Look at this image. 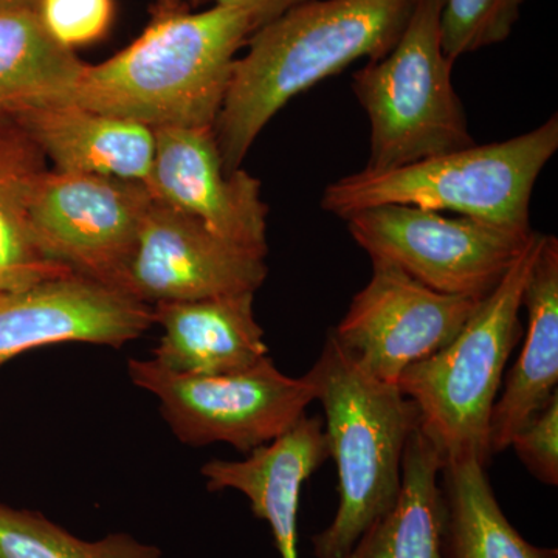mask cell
<instances>
[{
  "label": "cell",
  "instance_id": "1",
  "mask_svg": "<svg viewBox=\"0 0 558 558\" xmlns=\"http://www.w3.org/2000/svg\"><path fill=\"white\" fill-rule=\"evenodd\" d=\"M416 0H307L252 33L236 58L215 130L227 171L290 100L352 62L396 46Z\"/></svg>",
  "mask_w": 558,
  "mask_h": 558
},
{
  "label": "cell",
  "instance_id": "2",
  "mask_svg": "<svg viewBox=\"0 0 558 558\" xmlns=\"http://www.w3.org/2000/svg\"><path fill=\"white\" fill-rule=\"evenodd\" d=\"M253 32L242 10L157 0L138 38L86 64L65 101L153 130L215 126L238 51Z\"/></svg>",
  "mask_w": 558,
  "mask_h": 558
},
{
  "label": "cell",
  "instance_id": "3",
  "mask_svg": "<svg viewBox=\"0 0 558 558\" xmlns=\"http://www.w3.org/2000/svg\"><path fill=\"white\" fill-rule=\"evenodd\" d=\"M310 374L325 410L326 446L337 465L340 497L332 523L312 537L314 556L341 558L395 508L403 453L418 414L398 385L365 373L330 332Z\"/></svg>",
  "mask_w": 558,
  "mask_h": 558
},
{
  "label": "cell",
  "instance_id": "4",
  "mask_svg": "<svg viewBox=\"0 0 558 558\" xmlns=\"http://www.w3.org/2000/svg\"><path fill=\"white\" fill-rule=\"evenodd\" d=\"M557 149L554 113L542 126L506 142L468 146L396 170L347 175L326 186L322 208L347 219L380 205H409L529 233L532 191Z\"/></svg>",
  "mask_w": 558,
  "mask_h": 558
},
{
  "label": "cell",
  "instance_id": "5",
  "mask_svg": "<svg viewBox=\"0 0 558 558\" xmlns=\"http://www.w3.org/2000/svg\"><path fill=\"white\" fill-rule=\"evenodd\" d=\"M532 233L497 288L480 301L461 332L432 357L403 371L398 387L416 407L418 428L444 464L492 458L488 427L502 373L520 337L524 289L542 248Z\"/></svg>",
  "mask_w": 558,
  "mask_h": 558
},
{
  "label": "cell",
  "instance_id": "6",
  "mask_svg": "<svg viewBox=\"0 0 558 558\" xmlns=\"http://www.w3.org/2000/svg\"><path fill=\"white\" fill-rule=\"evenodd\" d=\"M444 0H416L387 57L352 75V92L371 124L365 170L381 172L475 145L444 53Z\"/></svg>",
  "mask_w": 558,
  "mask_h": 558
},
{
  "label": "cell",
  "instance_id": "7",
  "mask_svg": "<svg viewBox=\"0 0 558 558\" xmlns=\"http://www.w3.org/2000/svg\"><path fill=\"white\" fill-rule=\"evenodd\" d=\"M128 373L134 385L157 396L172 433L193 447L227 442L250 453L281 438L317 400L310 373L286 376L269 355L222 376L179 374L153 359L130 360Z\"/></svg>",
  "mask_w": 558,
  "mask_h": 558
},
{
  "label": "cell",
  "instance_id": "8",
  "mask_svg": "<svg viewBox=\"0 0 558 558\" xmlns=\"http://www.w3.org/2000/svg\"><path fill=\"white\" fill-rule=\"evenodd\" d=\"M344 220L371 259L395 264L436 292L478 300L497 288L534 233L409 205L362 209Z\"/></svg>",
  "mask_w": 558,
  "mask_h": 558
},
{
  "label": "cell",
  "instance_id": "9",
  "mask_svg": "<svg viewBox=\"0 0 558 558\" xmlns=\"http://www.w3.org/2000/svg\"><path fill=\"white\" fill-rule=\"evenodd\" d=\"M150 202L140 182L47 170L28 209L33 238L51 263L119 289Z\"/></svg>",
  "mask_w": 558,
  "mask_h": 558
},
{
  "label": "cell",
  "instance_id": "10",
  "mask_svg": "<svg viewBox=\"0 0 558 558\" xmlns=\"http://www.w3.org/2000/svg\"><path fill=\"white\" fill-rule=\"evenodd\" d=\"M427 288L395 264L373 260L368 284L330 336L352 360L384 384L450 344L480 304Z\"/></svg>",
  "mask_w": 558,
  "mask_h": 558
},
{
  "label": "cell",
  "instance_id": "11",
  "mask_svg": "<svg viewBox=\"0 0 558 558\" xmlns=\"http://www.w3.org/2000/svg\"><path fill=\"white\" fill-rule=\"evenodd\" d=\"M266 258L153 199L117 288L150 307L255 293L269 274Z\"/></svg>",
  "mask_w": 558,
  "mask_h": 558
},
{
  "label": "cell",
  "instance_id": "12",
  "mask_svg": "<svg viewBox=\"0 0 558 558\" xmlns=\"http://www.w3.org/2000/svg\"><path fill=\"white\" fill-rule=\"evenodd\" d=\"M154 325L153 307L72 270L0 290V366L58 343L120 349Z\"/></svg>",
  "mask_w": 558,
  "mask_h": 558
},
{
  "label": "cell",
  "instance_id": "13",
  "mask_svg": "<svg viewBox=\"0 0 558 558\" xmlns=\"http://www.w3.org/2000/svg\"><path fill=\"white\" fill-rule=\"evenodd\" d=\"M148 190L161 202L201 220L223 240L267 256V215L260 182L238 168L227 171L213 126L157 128Z\"/></svg>",
  "mask_w": 558,
  "mask_h": 558
},
{
  "label": "cell",
  "instance_id": "14",
  "mask_svg": "<svg viewBox=\"0 0 558 558\" xmlns=\"http://www.w3.org/2000/svg\"><path fill=\"white\" fill-rule=\"evenodd\" d=\"M322 417L300 418L281 438L242 461L213 459L202 468L209 492H241L256 519L267 521L281 558L299 557L301 487L328 459Z\"/></svg>",
  "mask_w": 558,
  "mask_h": 558
},
{
  "label": "cell",
  "instance_id": "15",
  "mask_svg": "<svg viewBox=\"0 0 558 558\" xmlns=\"http://www.w3.org/2000/svg\"><path fill=\"white\" fill-rule=\"evenodd\" d=\"M54 171L109 175L148 185L156 132L69 101L43 102L14 112Z\"/></svg>",
  "mask_w": 558,
  "mask_h": 558
},
{
  "label": "cell",
  "instance_id": "16",
  "mask_svg": "<svg viewBox=\"0 0 558 558\" xmlns=\"http://www.w3.org/2000/svg\"><path fill=\"white\" fill-rule=\"evenodd\" d=\"M253 303L255 293L245 292L156 304L153 317L161 337L153 360L191 376H222L252 368L269 355Z\"/></svg>",
  "mask_w": 558,
  "mask_h": 558
},
{
  "label": "cell",
  "instance_id": "17",
  "mask_svg": "<svg viewBox=\"0 0 558 558\" xmlns=\"http://www.w3.org/2000/svg\"><path fill=\"white\" fill-rule=\"evenodd\" d=\"M529 328L515 365L492 410V454L508 450L524 425L557 392L558 385V240L543 234L542 248L524 289Z\"/></svg>",
  "mask_w": 558,
  "mask_h": 558
},
{
  "label": "cell",
  "instance_id": "18",
  "mask_svg": "<svg viewBox=\"0 0 558 558\" xmlns=\"http://www.w3.org/2000/svg\"><path fill=\"white\" fill-rule=\"evenodd\" d=\"M444 461L422 429L411 432L395 508L341 558H444Z\"/></svg>",
  "mask_w": 558,
  "mask_h": 558
},
{
  "label": "cell",
  "instance_id": "19",
  "mask_svg": "<svg viewBox=\"0 0 558 558\" xmlns=\"http://www.w3.org/2000/svg\"><path fill=\"white\" fill-rule=\"evenodd\" d=\"M84 68L47 31L38 5L0 7V116L68 100Z\"/></svg>",
  "mask_w": 558,
  "mask_h": 558
},
{
  "label": "cell",
  "instance_id": "20",
  "mask_svg": "<svg viewBox=\"0 0 558 558\" xmlns=\"http://www.w3.org/2000/svg\"><path fill=\"white\" fill-rule=\"evenodd\" d=\"M47 170L46 157L20 121L0 116V290L69 270L47 259L32 233V194Z\"/></svg>",
  "mask_w": 558,
  "mask_h": 558
},
{
  "label": "cell",
  "instance_id": "21",
  "mask_svg": "<svg viewBox=\"0 0 558 558\" xmlns=\"http://www.w3.org/2000/svg\"><path fill=\"white\" fill-rule=\"evenodd\" d=\"M484 468L472 458L444 464V558H558L510 524Z\"/></svg>",
  "mask_w": 558,
  "mask_h": 558
},
{
  "label": "cell",
  "instance_id": "22",
  "mask_svg": "<svg viewBox=\"0 0 558 558\" xmlns=\"http://www.w3.org/2000/svg\"><path fill=\"white\" fill-rule=\"evenodd\" d=\"M0 558H161V550L130 534L87 542L44 513L0 502Z\"/></svg>",
  "mask_w": 558,
  "mask_h": 558
},
{
  "label": "cell",
  "instance_id": "23",
  "mask_svg": "<svg viewBox=\"0 0 558 558\" xmlns=\"http://www.w3.org/2000/svg\"><path fill=\"white\" fill-rule=\"evenodd\" d=\"M526 0H444L440 40L457 62L464 54L505 43L520 20Z\"/></svg>",
  "mask_w": 558,
  "mask_h": 558
},
{
  "label": "cell",
  "instance_id": "24",
  "mask_svg": "<svg viewBox=\"0 0 558 558\" xmlns=\"http://www.w3.org/2000/svg\"><path fill=\"white\" fill-rule=\"evenodd\" d=\"M40 20L58 43L75 51L108 35L116 16L113 0H39Z\"/></svg>",
  "mask_w": 558,
  "mask_h": 558
},
{
  "label": "cell",
  "instance_id": "25",
  "mask_svg": "<svg viewBox=\"0 0 558 558\" xmlns=\"http://www.w3.org/2000/svg\"><path fill=\"white\" fill-rule=\"evenodd\" d=\"M529 472L548 486L558 484V392L510 442Z\"/></svg>",
  "mask_w": 558,
  "mask_h": 558
},
{
  "label": "cell",
  "instance_id": "26",
  "mask_svg": "<svg viewBox=\"0 0 558 558\" xmlns=\"http://www.w3.org/2000/svg\"><path fill=\"white\" fill-rule=\"evenodd\" d=\"M303 2H307V0H193V5L199 7L204 3H211V5L230 7V9L245 11L252 17L255 31H258L263 25L269 24L286 11Z\"/></svg>",
  "mask_w": 558,
  "mask_h": 558
},
{
  "label": "cell",
  "instance_id": "27",
  "mask_svg": "<svg viewBox=\"0 0 558 558\" xmlns=\"http://www.w3.org/2000/svg\"><path fill=\"white\" fill-rule=\"evenodd\" d=\"M20 3H32V5H38L39 0H0V7L20 5Z\"/></svg>",
  "mask_w": 558,
  "mask_h": 558
}]
</instances>
